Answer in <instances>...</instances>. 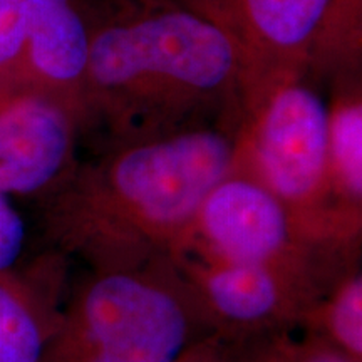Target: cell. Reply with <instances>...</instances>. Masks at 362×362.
Segmentation results:
<instances>
[{"mask_svg": "<svg viewBox=\"0 0 362 362\" xmlns=\"http://www.w3.org/2000/svg\"><path fill=\"white\" fill-rule=\"evenodd\" d=\"M235 161L237 134L208 126L123 143L54 185L49 238L96 270L170 260Z\"/></svg>", "mask_w": 362, "mask_h": 362, "instance_id": "1", "label": "cell"}, {"mask_svg": "<svg viewBox=\"0 0 362 362\" xmlns=\"http://www.w3.org/2000/svg\"><path fill=\"white\" fill-rule=\"evenodd\" d=\"M141 6L93 27L83 116L131 143L243 111L245 64L233 35L200 13Z\"/></svg>", "mask_w": 362, "mask_h": 362, "instance_id": "2", "label": "cell"}, {"mask_svg": "<svg viewBox=\"0 0 362 362\" xmlns=\"http://www.w3.org/2000/svg\"><path fill=\"white\" fill-rule=\"evenodd\" d=\"M200 324L170 260L96 270L57 314L37 362H173Z\"/></svg>", "mask_w": 362, "mask_h": 362, "instance_id": "3", "label": "cell"}, {"mask_svg": "<svg viewBox=\"0 0 362 362\" xmlns=\"http://www.w3.org/2000/svg\"><path fill=\"white\" fill-rule=\"evenodd\" d=\"M235 171L250 176L309 221L359 232L361 215L334 205L329 110L300 81L267 90L237 131ZM339 202V200H337Z\"/></svg>", "mask_w": 362, "mask_h": 362, "instance_id": "4", "label": "cell"}, {"mask_svg": "<svg viewBox=\"0 0 362 362\" xmlns=\"http://www.w3.org/2000/svg\"><path fill=\"white\" fill-rule=\"evenodd\" d=\"M354 238L309 221L259 181L233 171L208 193L181 250L272 267L329 284L337 274L327 275L317 259L344 253Z\"/></svg>", "mask_w": 362, "mask_h": 362, "instance_id": "5", "label": "cell"}, {"mask_svg": "<svg viewBox=\"0 0 362 362\" xmlns=\"http://www.w3.org/2000/svg\"><path fill=\"white\" fill-rule=\"evenodd\" d=\"M203 322L230 332H264L304 324L329 284L265 265L237 264L194 250L170 259ZM216 332V334H218Z\"/></svg>", "mask_w": 362, "mask_h": 362, "instance_id": "6", "label": "cell"}, {"mask_svg": "<svg viewBox=\"0 0 362 362\" xmlns=\"http://www.w3.org/2000/svg\"><path fill=\"white\" fill-rule=\"evenodd\" d=\"M330 0H228L225 29L245 64L243 111L267 90L300 81L319 59Z\"/></svg>", "mask_w": 362, "mask_h": 362, "instance_id": "7", "label": "cell"}, {"mask_svg": "<svg viewBox=\"0 0 362 362\" xmlns=\"http://www.w3.org/2000/svg\"><path fill=\"white\" fill-rule=\"evenodd\" d=\"M76 117L42 94L0 98V192L30 194L61 181L71 161Z\"/></svg>", "mask_w": 362, "mask_h": 362, "instance_id": "8", "label": "cell"}, {"mask_svg": "<svg viewBox=\"0 0 362 362\" xmlns=\"http://www.w3.org/2000/svg\"><path fill=\"white\" fill-rule=\"evenodd\" d=\"M304 324L320 341L351 361H362V279L359 270L339 274L325 288Z\"/></svg>", "mask_w": 362, "mask_h": 362, "instance_id": "9", "label": "cell"}, {"mask_svg": "<svg viewBox=\"0 0 362 362\" xmlns=\"http://www.w3.org/2000/svg\"><path fill=\"white\" fill-rule=\"evenodd\" d=\"M330 173L337 200L361 214L362 200V103L361 94L339 98L329 110Z\"/></svg>", "mask_w": 362, "mask_h": 362, "instance_id": "10", "label": "cell"}, {"mask_svg": "<svg viewBox=\"0 0 362 362\" xmlns=\"http://www.w3.org/2000/svg\"><path fill=\"white\" fill-rule=\"evenodd\" d=\"M56 319L24 285L0 275V362H37Z\"/></svg>", "mask_w": 362, "mask_h": 362, "instance_id": "11", "label": "cell"}, {"mask_svg": "<svg viewBox=\"0 0 362 362\" xmlns=\"http://www.w3.org/2000/svg\"><path fill=\"white\" fill-rule=\"evenodd\" d=\"M42 0H0V98L21 84L25 47Z\"/></svg>", "mask_w": 362, "mask_h": 362, "instance_id": "12", "label": "cell"}, {"mask_svg": "<svg viewBox=\"0 0 362 362\" xmlns=\"http://www.w3.org/2000/svg\"><path fill=\"white\" fill-rule=\"evenodd\" d=\"M362 0H330L319 59L354 61L362 42Z\"/></svg>", "mask_w": 362, "mask_h": 362, "instance_id": "13", "label": "cell"}, {"mask_svg": "<svg viewBox=\"0 0 362 362\" xmlns=\"http://www.w3.org/2000/svg\"><path fill=\"white\" fill-rule=\"evenodd\" d=\"M255 362H354L320 341L319 337L297 344L277 339L255 357Z\"/></svg>", "mask_w": 362, "mask_h": 362, "instance_id": "14", "label": "cell"}, {"mask_svg": "<svg viewBox=\"0 0 362 362\" xmlns=\"http://www.w3.org/2000/svg\"><path fill=\"white\" fill-rule=\"evenodd\" d=\"M24 221L0 192V275H6L19 259L24 245Z\"/></svg>", "mask_w": 362, "mask_h": 362, "instance_id": "15", "label": "cell"}, {"mask_svg": "<svg viewBox=\"0 0 362 362\" xmlns=\"http://www.w3.org/2000/svg\"><path fill=\"white\" fill-rule=\"evenodd\" d=\"M139 2L146 6L185 8V11L208 17L225 29V12L228 0H139Z\"/></svg>", "mask_w": 362, "mask_h": 362, "instance_id": "16", "label": "cell"}, {"mask_svg": "<svg viewBox=\"0 0 362 362\" xmlns=\"http://www.w3.org/2000/svg\"><path fill=\"white\" fill-rule=\"evenodd\" d=\"M225 349L221 336L202 337L189 344L173 362H215Z\"/></svg>", "mask_w": 362, "mask_h": 362, "instance_id": "17", "label": "cell"}]
</instances>
